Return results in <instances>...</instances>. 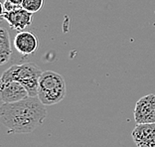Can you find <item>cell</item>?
<instances>
[{
	"label": "cell",
	"instance_id": "cell-9",
	"mask_svg": "<svg viewBox=\"0 0 155 147\" xmlns=\"http://www.w3.org/2000/svg\"><path fill=\"white\" fill-rule=\"evenodd\" d=\"M11 55L12 49L8 30L2 25L0 28V64L4 65L8 62Z\"/></svg>",
	"mask_w": 155,
	"mask_h": 147
},
{
	"label": "cell",
	"instance_id": "cell-6",
	"mask_svg": "<svg viewBox=\"0 0 155 147\" xmlns=\"http://www.w3.org/2000/svg\"><path fill=\"white\" fill-rule=\"evenodd\" d=\"M0 97L2 103H12L26 100L29 97L27 90L18 82L1 83Z\"/></svg>",
	"mask_w": 155,
	"mask_h": 147
},
{
	"label": "cell",
	"instance_id": "cell-11",
	"mask_svg": "<svg viewBox=\"0 0 155 147\" xmlns=\"http://www.w3.org/2000/svg\"><path fill=\"white\" fill-rule=\"evenodd\" d=\"M23 0H5L2 3L3 11H12V10L22 8Z\"/></svg>",
	"mask_w": 155,
	"mask_h": 147
},
{
	"label": "cell",
	"instance_id": "cell-4",
	"mask_svg": "<svg viewBox=\"0 0 155 147\" xmlns=\"http://www.w3.org/2000/svg\"><path fill=\"white\" fill-rule=\"evenodd\" d=\"M133 113L137 124L155 123V94L150 93L140 97Z\"/></svg>",
	"mask_w": 155,
	"mask_h": 147
},
{
	"label": "cell",
	"instance_id": "cell-8",
	"mask_svg": "<svg viewBox=\"0 0 155 147\" xmlns=\"http://www.w3.org/2000/svg\"><path fill=\"white\" fill-rule=\"evenodd\" d=\"M14 47L22 56L34 54L38 49V39L36 35L28 31H21L14 38Z\"/></svg>",
	"mask_w": 155,
	"mask_h": 147
},
{
	"label": "cell",
	"instance_id": "cell-2",
	"mask_svg": "<svg viewBox=\"0 0 155 147\" xmlns=\"http://www.w3.org/2000/svg\"><path fill=\"white\" fill-rule=\"evenodd\" d=\"M43 72L36 64L31 62L12 65L1 76V83L18 82L27 90L29 96H38L39 80Z\"/></svg>",
	"mask_w": 155,
	"mask_h": 147
},
{
	"label": "cell",
	"instance_id": "cell-10",
	"mask_svg": "<svg viewBox=\"0 0 155 147\" xmlns=\"http://www.w3.org/2000/svg\"><path fill=\"white\" fill-rule=\"evenodd\" d=\"M43 4L44 0H23L22 8L34 14L40 11L41 8L43 7Z\"/></svg>",
	"mask_w": 155,
	"mask_h": 147
},
{
	"label": "cell",
	"instance_id": "cell-3",
	"mask_svg": "<svg viewBox=\"0 0 155 147\" xmlns=\"http://www.w3.org/2000/svg\"><path fill=\"white\" fill-rule=\"evenodd\" d=\"M67 87L62 75L53 71H45L39 80L38 97L46 106L61 103L66 97Z\"/></svg>",
	"mask_w": 155,
	"mask_h": 147
},
{
	"label": "cell",
	"instance_id": "cell-7",
	"mask_svg": "<svg viewBox=\"0 0 155 147\" xmlns=\"http://www.w3.org/2000/svg\"><path fill=\"white\" fill-rule=\"evenodd\" d=\"M131 136L137 147H155V123L137 124Z\"/></svg>",
	"mask_w": 155,
	"mask_h": 147
},
{
	"label": "cell",
	"instance_id": "cell-1",
	"mask_svg": "<svg viewBox=\"0 0 155 147\" xmlns=\"http://www.w3.org/2000/svg\"><path fill=\"white\" fill-rule=\"evenodd\" d=\"M47 109L38 96L12 103H2L0 120L7 129V133H30L43 124Z\"/></svg>",
	"mask_w": 155,
	"mask_h": 147
},
{
	"label": "cell",
	"instance_id": "cell-5",
	"mask_svg": "<svg viewBox=\"0 0 155 147\" xmlns=\"http://www.w3.org/2000/svg\"><path fill=\"white\" fill-rule=\"evenodd\" d=\"M1 20H5L10 28L17 31H23L33 22V13L27 11L24 8H19L12 11H3Z\"/></svg>",
	"mask_w": 155,
	"mask_h": 147
},
{
	"label": "cell",
	"instance_id": "cell-12",
	"mask_svg": "<svg viewBox=\"0 0 155 147\" xmlns=\"http://www.w3.org/2000/svg\"><path fill=\"white\" fill-rule=\"evenodd\" d=\"M4 1H5V0H1V3H4Z\"/></svg>",
	"mask_w": 155,
	"mask_h": 147
}]
</instances>
